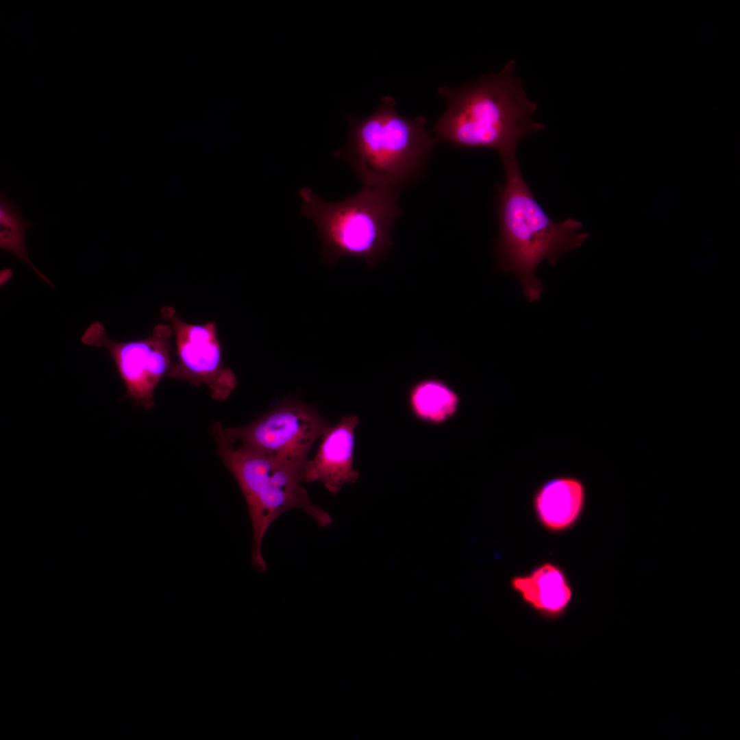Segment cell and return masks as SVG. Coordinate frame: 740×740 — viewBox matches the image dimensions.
Masks as SVG:
<instances>
[{"label":"cell","instance_id":"obj_1","mask_svg":"<svg viewBox=\"0 0 740 740\" xmlns=\"http://www.w3.org/2000/svg\"><path fill=\"white\" fill-rule=\"evenodd\" d=\"M515 67L511 59L500 72L471 84L440 88L437 93L447 108L432 130L436 141L458 149H495L502 161L516 157L518 143L545 125L531 119L537 105L527 97Z\"/></svg>","mask_w":740,"mask_h":740},{"label":"cell","instance_id":"obj_2","mask_svg":"<svg viewBox=\"0 0 740 740\" xmlns=\"http://www.w3.org/2000/svg\"><path fill=\"white\" fill-rule=\"evenodd\" d=\"M503 186L497 185L495 206L499 234L495 254L499 270L514 274L529 302L541 297L542 282L536 275L546 260L555 265L565 253L580 247L589 235L574 219L555 221L534 198L519 167L517 157L502 160Z\"/></svg>","mask_w":740,"mask_h":740},{"label":"cell","instance_id":"obj_3","mask_svg":"<svg viewBox=\"0 0 740 740\" xmlns=\"http://www.w3.org/2000/svg\"><path fill=\"white\" fill-rule=\"evenodd\" d=\"M347 143L334 153L346 161L365 186L394 194L419 178L437 141L427 119L402 116L391 96L366 117L347 116Z\"/></svg>","mask_w":740,"mask_h":740},{"label":"cell","instance_id":"obj_4","mask_svg":"<svg viewBox=\"0 0 740 740\" xmlns=\"http://www.w3.org/2000/svg\"><path fill=\"white\" fill-rule=\"evenodd\" d=\"M299 195L301 213L317 227L324 264L350 257L374 267L386 256L393 245V224L402 213L399 195L364 186L336 202L322 199L308 187L300 189Z\"/></svg>","mask_w":740,"mask_h":740},{"label":"cell","instance_id":"obj_5","mask_svg":"<svg viewBox=\"0 0 740 740\" xmlns=\"http://www.w3.org/2000/svg\"><path fill=\"white\" fill-rule=\"evenodd\" d=\"M212 432L218 455L238 482L247 506L253 538L251 562L257 571L267 569L262 541L271 524L284 513L301 509L320 527L332 525V516L311 500L301 485L302 472L229 442L222 436L219 422L213 424Z\"/></svg>","mask_w":740,"mask_h":740},{"label":"cell","instance_id":"obj_6","mask_svg":"<svg viewBox=\"0 0 740 740\" xmlns=\"http://www.w3.org/2000/svg\"><path fill=\"white\" fill-rule=\"evenodd\" d=\"M330 426L312 406L286 400L252 423L228 428L219 423V430L229 442L304 473L312 446Z\"/></svg>","mask_w":740,"mask_h":740},{"label":"cell","instance_id":"obj_7","mask_svg":"<svg viewBox=\"0 0 740 740\" xmlns=\"http://www.w3.org/2000/svg\"><path fill=\"white\" fill-rule=\"evenodd\" d=\"M173 329L168 323H158L147 337L119 342L110 338L103 325L92 323L81 337L87 345L105 348L116 365L125 386V398L149 410L155 405L154 391L172 367Z\"/></svg>","mask_w":740,"mask_h":740},{"label":"cell","instance_id":"obj_8","mask_svg":"<svg viewBox=\"0 0 740 740\" xmlns=\"http://www.w3.org/2000/svg\"><path fill=\"white\" fill-rule=\"evenodd\" d=\"M160 313L173 329L177 357L167 376L197 386L206 385L217 401L227 399L236 386L237 378L224 364L216 323H189L171 306L162 307Z\"/></svg>","mask_w":740,"mask_h":740},{"label":"cell","instance_id":"obj_9","mask_svg":"<svg viewBox=\"0 0 740 740\" xmlns=\"http://www.w3.org/2000/svg\"><path fill=\"white\" fill-rule=\"evenodd\" d=\"M359 423L358 416L347 415L325 430L317 453L305 466L304 482H319L336 495L345 485L356 482L359 472L353 462L355 430Z\"/></svg>","mask_w":740,"mask_h":740},{"label":"cell","instance_id":"obj_10","mask_svg":"<svg viewBox=\"0 0 740 740\" xmlns=\"http://www.w3.org/2000/svg\"><path fill=\"white\" fill-rule=\"evenodd\" d=\"M513 589L535 611L549 619L560 617L572 599V590L557 567L545 564L527 576L512 580Z\"/></svg>","mask_w":740,"mask_h":740},{"label":"cell","instance_id":"obj_11","mask_svg":"<svg viewBox=\"0 0 740 740\" xmlns=\"http://www.w3.org/2000/svg\"><path fill=\"white\" fill-rule=\"evenodd\" d=\"M584 502L582 482L572 477H558L545 482L536 492L534 506L539 520L552 530L571 526L580 515Z\"/></svg>","mask_w":740,"mask_h":740},{"label":"cell","instance_id":"obj_12","mask_svg":"<svg viewBox=\"0 0 740 740\" xmlns=\"http://www.w3.org/2000/svg\"><path fill=\"white\" fill-rule=\"evenodd\" d=\"M407 399L410 410L417 420L435 426L452 419L460 402L457 392L436 377L422 378L410 384Z\"/></svg>","mask_w":740,"mask_h":740},{"label":"cell","instance_id":"obj_13","mask_svg":"<svg viewBox=\"0 0 740 740\" xmlns=\"http://www.w3.org/2000/svg\"><path fill=\"white\" fill-rule=\"evenodd\" d=\"M32 223L25 220L21 207L9 199L6 190L0 194V248L14 254L27 264L36 273L51 286V282L32 263L25 245L26 231Z\"/></svg>","mask_w":740,"mask_h":740}]
</instances>
